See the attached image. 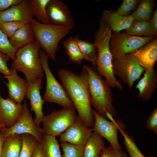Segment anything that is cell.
I'll use <instances>...</instances> for the list:
<instances>
[{
  "mask_svg": "<svg viewBox=\"0 0 157 157\" xmlns=\"http://www.w3.org/2000/svg\"><path fill=\"white\" fill-rule=\"evenodd\" d=\"M94 122L93 128L94 132L103 138H105L113 147L122 149L117 137V132L119 128L124 130L126 128V124L121 119H115L109 114L106 113L109 121L104 118L93 109Z\"/></svg>",
  "mask_w": 157,
  "mask_h": 157,
  "instance_id": "cell-11",
  "label": "cell"
},
{
  "mask_svg": "<svg viewBox=\"0 0 157 157\" xmlns=\"http://www.w3.org/2000/svg\"><path fill=\"white\" fill-rule=\"evenodd\" d=\"M75 108H63L44 116L42 123L44 134L54 137L60 135L73 123L76 117Z\"/></svg>",
  "mask_w": 157,
  "mask_h": 157,
  "instance_id": "cell-8",
  "label": "cell"
},
{
  "mask_svg": "<svg viewBox=\"0 0 157 157\" xmlns=\"http://www.w3.org/2000/svg\"><path fill=\"white\" fill-rule=\"evenodd\" d=\"M11 59L7 55L0 51V72L7 76L10 74L11 72L7 65V62Z\"/></svg>",
  "mask_w": 157,
  "mask_h": 157,
  "instance_id": "cell-38",
  "label": "cell"
},
{
  "mask_svg": "<svg viewBox=\"0 0 157 157\" xmlns=\"http://www.w3.org/2000/svg\"><path fill=\"white\" fill-rule=\"evenodd\" d=\"M105 147L103 138L93 131L84 145L83 157H100Z\"/></svg>",
  "mask_w": 157,
  "mask_h": 157,
  "instance_id": "cell-23",
  "label": "cell"
},
{
  "mask_svg": "<svg viewBox=\"0 0 157 157\" xmlns=\"http://www.w3.org/2000/svg\"><path fill=\"white\" fill-rule=\"evenodd\" d=\"M50 0H28L33 17L42 23H50L46 11L47 5Z\"/></svg>",
  "mask_w": 157,
  "mask_h": 157,
  "instance_id": "cell-27",
  "label": "cell"
},
{
  "mask_svg": "<svg viewBox=\"0 0 157 157\" xmlns=\"http://www.w3.org/2000/svg\"><path fill=\"white\" fill-rule=\"evenodd\" d=\"M39 55L46 80V87L42 96L43 99L45 101L57 104L64 108H75L64 87L57 80L51 72L49 65V56L43 49L40 51Z\"/></svg>",
  "mask_w": 157,
  "mask_h": 157,
  "instance_id": "cell-6",
  "label": "cell"
},
{
  "mask_svg": "<svg viewBox=\"0 0 157 157\" xmlns=\"http://www.w3.org/2000/svg\"><path fill=\"white\" fill-rule=\"evenodd\" d=\"M93 131V128L85 125L77 115L73 123L60 135L59 141L84 145Z\"/></svg>",
  "mask_w": 157,
  "mask_h": 157,
  "instance_id": "cell-12",
  "label": "cell"
},
{
  "mask_svg": "<svg viewBox=\"0 0 157 157\" xmlns=\"http://www.w3.org/2000/svg\"><path fill=\"white\" fill-rule=\"evenodd\" d=\"M32 157H44L41 144L38 142L37 145Z\"/></svg>",
  "mask_w": 157,
  "mask_h": 157,
  "instance_id": "cell-41",
  "label": "cell"
},
{
  "mask_svg": "<svg viewBox=\"0 0 157 157\" xmlns=\"http://www.w3.org/2000/svg\"></svg>",
  "mask_w": 157,
  "mask_h": 157,
  "instance_id": "cell-44",
  "label": "cell"
},
{
  "mask_svg": "<svg viewBox=\"0 0 157 157\" xmlns=\"http://www.w3.org/2000/svg\"><path fill=\"white\" fill-rule=\"evenodd\" d=\"M63 151L62 157H83L84 145H76L67 142L60 144Z\"/></svg>",
  "mask_w": 157,
  "mask_h": 157,
  "instance_id": "cell-32",
  "label": "cell"
},
{
  "mask_svg": "<svg viewBox=\"0 0 157 157\" xmlns=\"http://www.w3.org/2000/svg\"><path fill=\"white\" fill-rule=\"evenodd\" d=\"M23 0H0V12L5 10L10 7L19 4Z\"/></svg>",
  "mask_w": 157,
  "mask_h": 157,
  "instance_id": "cell-39",
  "label": "cell"
},
{
  "mask_svg": "<svg viewBox=\"0 0 157 157\" xmlns=\"http://www.w3.org/2000/svg\"><path fill=\"white\" fill-rule=\"evenodd\" d=\"M23 101L22 111L17 122L10 128L2 127L0 129L5 138L14 134L27 133L34 136L39 142L41 143L44 134L43 129L35 123L28 108L26 99Z\"/></svg>",
  "mask_w": 157,
  "mask_h": 157,
  "instance_id": "cell-10",
  "label": "cell"
},
{
  "mask_svg": "<svg viewBox=\"0 0 157 157\" xmlns=\"http://www.w3.org/2000/svg\"><path fill=\"white\" fill-rule=\"evenodd\" d=\"M27 23L11 21L0 23V29L9 38L20 27Z\"/></svg>",
  "mask_w": 157,
  "mask_h": 157,
  "instance_id": "cell-35",
  "label": "cell"
},
{
  "mask_svg": "<svg viewBox=\"0 0 157 157\" xmlns=\"http://www.w3.org/2000/svg\"><path fill=\"white\" fill-rule=\"evenodd\" d=\"M151 26L156 36L157 35V8L153 13L149 21Z\"/></svg>",
  "mask_w": 157,
  "mask_h": 157,
  "instance_id": "cell-40",
  "label": "cell"
},
{
  "mask_svg": "<svg viewBox=\"0 0 157 157\" xmlns=\"http://www.w3.org/2000/svg\"><path fill=\"white\" fill-rule=\"evenodd\" d=\"M74 38L79 46L84 59L91 62L93 67H96L98 51L94 43L81 39L76 36Z\"/></svg>",
  "mask_w": 157,
  "mask_h": 157,
  "instance_id": "cell-25",
  "label": "cell"
},
{
  "mask_svg": "<svg viewBox=\"0 0 157 157\" xmlns=\"http://www.w3.org/2000/svg\"><path fill=\"white\" fill-rule=\"evenodd\" d=\"M46 11L50 24L64 26L75 25L68 6L62 1L50 0Z\"/></svg>",
  "mask_w": 157,
  "mask_h": 157,
  "instance_id": "cell-13",
  "label": "cell"
},
{
  "mask_svg": "<svg viewBox=\"0 0 157 157\" xmlns=\"http://www.w3.org/2000/svg\"><path fill=\"white\" fill-rule=\"evenodd\" d=\"M157 87V71L154 68L145 70L143 77L136 86L138 90L137 96L144 101H147L152 97Z\"/></svg>",
  "mask_w": 157,
  "mask_h": 157,
  "instance_id": "cell-20",
  "label": "cell"
},
{
  "mask_svg": "<svg viewBox=\"0 0 157 157\" xmlns=\"http://www.w3.org/2000/svg\"><path fill=\"white\" fill-rule=\"evenodd\" d=\"M100 157H129L122 149H116L110 144L106 147L101 151Z\"/></svg>",
  "mask_w": 157,
  "mask_h": 157,
  "instance_id": "cell-36",
  "label": "cell"
},
{
  "mask_svg": "<svg viewBox=\"0 0 157 157\" xmlns=\"http://www.w3.org/2000/svg\"><path fill=\"white\" fill-rule=\"evenodd\" d=\"M112 65L114 75L130 88L145 70L132 53L113 57Z\"/></svg>",
  "mask_w": 157,
  "mask_h": 157,
  "instance_id": "cell-7",
  "label": "cell"
},
{
  "mask_svg": "<svg viewBox=\"0 0 157 157\" xmlns=\"http://www.w3.org/2000/svg\"><path fill=\"white\" fill-rule=\"evenodd\" d=\"M111 35L105 33H100L94 37V43L98 51L95 67L97 72L104 77L110 87L120 90H124L122 84L114 75L113 70V56L110 50L109 42Z\"/></svg>",
  "mask_w": 157,
  "mask_h": 157,
  "instance_id": "cell-5",
  "label": "cell"
},
{
  "mask_svg": "<svg viewBox=\"0 0 157 157\" xmlns=\"http://www.w3.org/2000/svg\"><path fill=\"white\" fill-rule=\"evenodd\" d=\"M22 144L21 135L14 134L6 137L2 144L1 157H19Z\"/></svg>",
  "mask_w": 157,
  "mask_h": 157,
  "instance_id": "cell-22",
  "label": "cell"
},
{
  "mask_svg": "<svg viewBox=\"0 0 157 157\" xmlns=\"http://www.w3.org/2000/svg\"><path fill=\"white\" fill-rule=\"evenodd\" d=\"M42 80V78L38 79L29 85L26 95L30 101V110L34 111L35 114L34 121L38 125L42 123L44 116L42 106L45 101L42 98L40 94Z\"/></svg>",
  "mask_w": 157,
  "mask_h": 157,
  "instance_id": "cell-16",
  "label": "cell"
},
{
  "mask_svg": "<svg viewBox=\"0 0 157 157\" xmlns=\"http://www.w3.org/2000/svg\"><path fill=\"white\" fill-rule=\"evenodd\" d=\"M9 40L12 46L17 50L35 42L34 33L30 22L19 28Z\"/></svg>",
  "mask_w": 157,
  "mask_h": 157,
  "instance_id": "cell-21",
  "label": "cell"
},
{
  "mask_svg": "<svg viewBox=\"0 0 157 157\" xmlns=\"http://www.w3.org/2000/svg\"><path fill=\"white\" fill-rule=\"evenodd\" d=\"M5 138L3 133L0 129V157H1V148Z\"/></svg>",
  "mask_w": 157,
  "mask_h": 157,
  "instance_id": "cell-42",
  "label": "cell"
},
{
  "mask_svg": "<svg viewBox=\"0 0 157 157\" xmlns=\"http://www.w3.org/2000/svg\"><path fill=\"white\" fill-rule=\"evenodd\" d=\"M69 60L79 64L84 59L80 49L74 38L70 37L63 42Z\"/></svg>",
  "mask_w": 157,
  "mask_h": 157,
  "instance_id": "cell-29",
  "label": "cell"
},
{
  "mask_svg": "<svg viewBox=\"0 0 157 157\" xmlns=\"http://www.w3.org/2000/svg\"><path fill=\"white\" fill-rule=\"evenodd\" d=\"M33 17L27 0H23L19 4L0 12V23L11 21L30 22Z\"/></svg>",
  "mask_w": 157,
  "mask_h": 157,
  "instance_id": "cell-15",
  "label": "cell"
},
{
  "mask_svg": "<svg viewBox=\"0 0 157 157\" xmlns=\"http://www.w3.org/2000/svg\"><path fill=\"white\" fill-rule=\"evenodd\" d=\"M10 70V74L3 77L8 81L4 83L8 88L9 97L16 103L21 104L24 99L28 85L26 80L18 76L17 71Z\"/></svg>",
  "mask_w": 157,
  "mask_h": 157,
  "instance_id": "cell-17",
  "label": "cell"
},
{
  "mask_svg": "<svg viewBox=\"0 0 157 157\" xmlns=\"http://www.w3.org/2000/svg\"><path fill=\"white\" fill-rule=\"evenodd\" d=\"M100 20L114 32H120L128 28L135 19L131 15L123 16L112 10L103 11Z\"/></svg>",
  "mask_w": 157,
  "mask_h": 157,
  "instance_id": "cell-19",
  "label": "cell"
},
{
  "mask_svg": "<svg viewBox=\"0 0 157 157\" xmlns=\"http://www.w3.org/2000/svg\"><path fill=\"white\" fill-rule=\"evenodd\" d=\"M30 23L34 33L35 42L49 57L56 61L55 54L59 49V42L70 32L75 25L64 26L44 24L34 19Z\"/></svg>",
  "mask_w": 157,
  "mask_h": 157,
  "instance_id": "cell-4",
  "label": "cell"
},
{
  "mask_svg": "<svg viewBox=\"0 0 157 157\" xmlns=\"http://www.w3.org/2000/svg\"><path fill=\"white\" fill-rule=\"evenodd\" d=\"M154 1L142 0L136 9L131 15L135 19L149 22L153 13Z\"/></svg>",
  "mask_w": 157,
  "mask_h": 157,
  "instance_id": "cell-28",
  "label": "cell"
},
{
  "mask_svg": "<svg viewBox=\"0 0 157 157\" xmlns=\"http://www.w3.org/2000/svg\"><path fill=\"white\" fill-rule=\"evenodd\" d=\"M4 127H6L5 126L4 124H0V129Z\"/></svg>",
  "mask_w": 157,
  "mask_h": 157,
  "instance_id": "cell-43",
  "label": "cell"
},
{
  "mask_svg": "<svg viewBox=\"0 0 157 157\" xmlns=\"http://www.w3.org/2000/svg\"><path fill=\"white\" fill-rule=\"evenodd\" d=\"M89 76L88 89L91 105L100 115L108 120L106 113L113 117L117 111L113 105V93L105 79L97 72L95 67L84 65Z\"/></svg>",
  "mask_w": 157,
  "mask_h": 157,
  "instance_id": "cell-2",
  "label": "cell"
},
{
  "mask_svg": "<svg viewBox=\"0 0 157 157\" xmlns=\"http://www.w3.org/2000/svg\"><path fill=\"white\" fill-rule=\"evenodd\" d=\"M146 126L147 129L157 135V107L152 112L146 120Z\"/></svg>",
  "mask_w": 157,
  "mask_h": 157,
  "instance_id": "cell-37",
  "label": "cell"
},
{
  "mask_svg": "<svg viewBox=\"0 0 157 157\" xmlns=\"http://www.w3.org/2000/svg\"><path fill=\"white\" fill-rule=\"evenodd\" d=\"M44 157H62L56 137L44 134L41 142Z\"/></svg>",
  "mask_w": 157,
  "mask_h": 157,
  "instance_id": "cell-26",
  "label": "cell"
},
{
  "mask_svg": "<svg viewBox=\"0 0 157 157\" xmlns=\"http://www.w3.org/2000/svg\"><path fill=\"white\" fill-rule=\"evenodd\" d=\"M22 106L8 97H2L0 92V124L6 127L13 126L18 120L21 114Z\"/></svg>",
  "mask_w": 157,
  "mask_h": 157,
  "instance_id": "cell-14",
  "label": "cell"
},
{
  "mask_svg": "<svg viewBox=\"0 0 157 157\" xmlns=\"http://www.w3.org/2000/svg\"><path fill=\"white\" fill-rule=\"evenodd\" d=\"M40 47L34 42L17 50L11 69L21 72L25 75L29 85L44 76L39 55Z\"/></svg>",
  "mask_w": 157,
  "mask_h": 157,
  "instance_id": "cell-3",
  "label": "cell"
},
{
  "mask_svg": "<svg viewBox=\"0 0 157 157\" xmlns=\"http://www.w3.org/2000/svg\"><path fill=\"white\" fill-rule=\"evenodd\" d=\"M22 146L19 157H32L38 142L31 135L24 133L21 134Z\"/></svg>",
  "mask_w": 157,
  "mask_h": 157,
  "instance_id": "cell-30",
  "label": "cell"
},
{
  "mask_svg": "<svg viewBox=\"0 0 157 157\" xmlns=\"http://www.w3.org/2000/svg\"><path fill=\"white\" fill-rule=\"evenodd\" d=\"M125 30L129 35L142 37H156L149 22L134 19L131 25Z\"/></svg>",
  "mask_w": 157,
  "mask_h": 157,
  "instance_id": "cell-24",
  "label": "cell"
},
{
  "mask_svg": "<svg viewBox=\"0 0 157 157\" xmlns=\"http://www.w3.org/2000/svg\"><path fill=\"white\" fill-rule=\"evenodd\" d=\"M17 50L11 44L8 37L0 29V51L8 55L13 60Z\"/></svg>",
  "mask_w": 157,
  "mask_h": 157,
  "instance_id": "cell-33",
  "label": "cell"
},
{
  "mask_svg": "<svg viewBox=\"0 0 157 157\" xmlns=\"http://www.w3.org/2000/svg\"><path fill=\"white\" fill-rule=\"evenodd\" d=\"M140 1V0H124L116 11L122 16L130 15L133 11L136 9Z\"/></svg>",
  "mask_w": 157,
  "mask_h": 157,
  "instance_id": "cell-34",
  "label": "cell"
},
{
  "mask_svg": "<svg viewBox=\"0 0 157 157\" xmlns=\"http://www.w3.org/2000/svg\"><path fill=\"white\" fill-rule=\"evenodd\" d=\"M123 138V143L130 157H155L153 156H144L138 148L136 143L131 136L120 128L119 129Z\"/></svg>",
  "mask_w": 157,
  "mask_h": 157,
  "instance_id": "cell-31",
  "label": "cell"
},
{
  "mask_svg": "<svg viewBox=\"0 0 157 157\" xmlns=\"http://www.w3.org/2000/svg\"><path fill=\"white\" fill-rule=\"evenodd\" d=\"M62 85L76 109L78 115L89 127L93 128L94 117L88 89V72L83 66L79 74L65 69L58 72Z\"/></svg>",
  "mask_w": 157,
  "mask_h": 157,
  "instance_id": "cell-1",
  "label": "cell"
},
{
  "mask_svg": "<svg viewBox=\"0 0 157 157\" xmlns=\"http://www.w3.org/2000/svg\"><path fill=\"white\" fill-rule=\"evenodd\" d=\"M132 54L145 70L153 69L157 60V37Z\"/></svg>",
  "mask_w": 157,
  "mask_h": 157,
  "instance_id": "cell-18",
  "label": "cell"
},
{
  "mask_svg": "<svg viewBox=\"0 0 157 157\" xmlns=\"http://www.w3.org/2000/svg\"><path fill=\"white\" fill-rule=\"evenodd\" d=\"M156 37H139L113 31L109 43L110 50L113 57L133 53Z\"/></svg>",
  "mask_w": 157,
  "mask_h": 157,
  "instance_id": "cell-9",
  "label": "cell"
}]
</instances>
